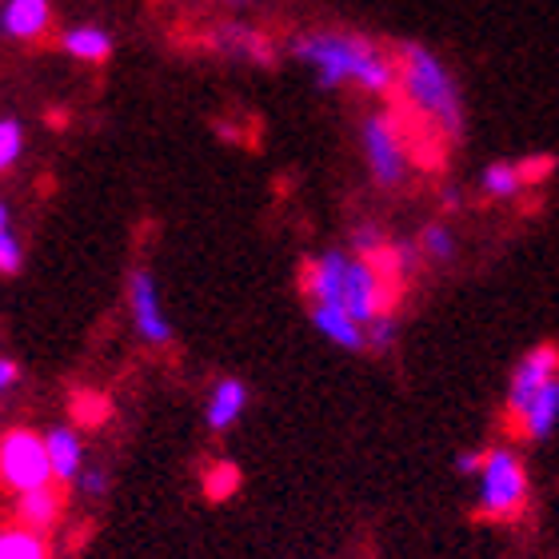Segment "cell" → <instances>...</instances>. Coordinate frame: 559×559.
I'll return each instance as SVG.
<instances>
[{"mask_svg": "<svg viewBox=\"0 0 559 559\" xmlns=\"http://www.w3.org/2000/svg\"><path fill=\"white\" fill-rule=\"evenodd\" d=\"M292 57L316 72L320 88L360 84L364 93L388 96L400 84V60L356 33H304L292 40Z\"/></svg>", "mask_w": 559, "mask_h": 559, "instance_id": "1", "label": "cell"}, {"mask_svg": "<svg viewBox=\"0 0 559 559\" xmlns=\"http://www.w3.org/2000/svg\"><path fill=\"white\" fill-rule=\"evenodd\" d=\"M396 52L404 105L416 112V120L436 124L443 136H460L464 132V96H460V84L448 72V64L428 45H416V40H404Z\"/></svg>", "mask_w": 559, "mask_h": 559, "instance_id": "2", "label": "cell"}, {"mask_svg": "<svg viewBox=\"0 0 559 559\" xmlns=\"http://www.w3.org/2000/svg\"><path fill=\"white\" fill-rule=\"evenodd\" d=\"M360 144L368 173L380 188H404L412 173V140L404 132V124L396 120V112H368L360 124Z\"/></svg>", "mask_w": 559, "mask_h": 559, "instance_id": "3", "label": "cell"}, {"mask_svg": "<svg viewBox=\"0 0 559 559\" xmlns=\"http://www.w3.org/2000/svg\"><path fill=\"white\" fill-rule=\"evenodd\" d=\"M476 484V508L491 520H512L527 503V467L512 448H491Z\"/></svg>", "mask_w": 559, "mask_h": 559, "instance_id": "4", "label": "cell"}, {"mask_svg": "<svg viewBox=\"0 0 559 559\" xmlns=\"http://www.w3.org/2000/svg\"><path fill=\"white\" fill-rule=\"evenodd\" d=\"M0 479L9 491H33L45 488V484H57L45 436H36L28 428L4 431V440H0Z\"/></svg>", "mask_w": 559, "mask_h": 559, "instance_id": "5", "label": "cell"}, {"mask_svg": "<svg viewBox=\"0 0 559 559\" xmlns=\"http://www.w3.org/2000/svg\"><path fill=\"white\" fill-rule=\"evenodd\" d=\"M129 312L136 336L148 344V348H164L173 340V320L164 316L160 292H156V276L148 269H132L129 272Z\"/></svg>", "mask_w": 559, "mask_h": 559, "instance_id": "6", "label": "cell"}, {"mask_svg": "<svg viewBox=\"0 0 559 559\" xmlns=\"http://www.w3.org/2000/svg\"><path fill=\"white\" fill-rule=\"evenodd\" d=\"M551 380H559V348L556 344H539V348H532L524 360L515 364L512 384H508V416L520 424L524 412L532 408V400H536Z\"/></svg>", "mask_w": 559, "mask_h": 559, "instance_id": "7", "label": "cell"}, {"mask_svg": "<svg viewBox=\"0 0 559 559\" xmlns=\"http://www.w3.org/2000/svg\"><path fill=\"white\" fill-rule=\"evenodd\" d=\"M209 45L228 60H245V64H260V69H269L272 60H276V48L272 40L260 28L252 24H240V21H228L221 24L216 33L209 36Z\"/></svg>", "mask_w": 559, "mask_h": 559, "instance_id": "8", "label": "cell"}, {"mask_svg": "<svg viewBox=\"0 0 559 559\" xmlns=\"http://www.w3.org/2000/svg\"><path fill=\"white\" fill-rule=\"evenodd\" d=\"M352 257H344L340 248H328L304 269V292L312 296V304H344V280H348Z\"/></svg>", "mask_w": 559, "mask_h": 559, "instance_id": "9", "label": "cell"}, {"mask_svg": "<svg viewBox=\"0 0 559 559\" xmlns=\"http://www.w3.org/2000/svg\"><path fill=\"white\" fill-rule=\"evenodd\" d=\"M312 324H316V332H320L328 344H336V348H344V352L368 348V332H364V324L344 308V304H312Z\"/></svg>", "mask_w": 559, "mask_h": 559, "instance_id": "10", "label": "cell"}, {"mask_svg": "<svg viewBox=\"0 0 559 559\" xmlns=\"http://www.w3.org/2000/svg\"><path fill=\"white\" fill-rule=\"evenodd\" d=\"M60 488H64V484H45V488H33V491H16V500H12L16 524L33 527V532H48V527L60 520V512H64V491Z\"/></svg>", "mask_w": 559, "mask_h": 559, "instance_id": "11", "label": "cell"}, {"mask_svg": "<svg viewBox=\"0 0 559 559\" xmlns=\"http://www.w3.org/2000/svg\"><path fill=\"white\" fill-rule=\"evenodd\" d=\"M52 24V4L48 0H4L0 12V28L9 40H36L48 33Z\"/></svg>", "mask_w": 559, "mask_h": 559, "instance_id": "12", "label": "cell"}, {"mask_svg": "<svg viewBox=\"0 0 559 559\" xmlns=\"http://www.w3.org/2000/svg\"><path fill=\"white\" fill-rule=\"evenodd\" d=\"M248 408V388L236 380V376H224V380H216L209 392V404H204V424H209L212 431H224L233 428L236 419L245 416Z\"/></svg>", "mask_w": 559, "mask_h": 559, "instance_id": "13", "label": "cell"}, {"mask_svg": "<svg viewBox=\"0 0 559 559\" xmlns=\"http://www.w3.org/2000/svg\"><path fill=\"white\" fill-rule=\"evenodd\" d=\"M45 443H48V455H52V476L57 484H76L84 464V448L76 440V431L72 428H48L45 431Z\"/></svg>", "mask_w": 559, "mask_h": 559, "instance_id": "14", "label": "cell"}, {"mask_svg": "<svg viewBox=\"0 0 559 559\" xmlns=\"http://www.w3.org/2000/svg\"><path fill=\"white\" fill-rule=\"evenodd\" d=\"M60 48L69 52L72 60H84V64H105L112 57V33H105L100 24H72L60 36Z\"/></svg>", "mask_w": 559, "mask_h": 559, "instance_id": "15", "label": "cell"}, {"mask_svg": "<svg viewBox=\"0 0 559 559\" xmlns=\"http://www.w3.org/2000/svg\"><path fill=\"white\" fill-rule=\"evenodd\" d=\"M559 424V380H551L536 400H532V408L524 412L520 419V428H524L527 440H548L551 431Z\"/></svg>", "mask_w": 559, "mask_h": 559, "instance_id": "16", "label": "cell"}, {"mask_svg": "<svg viewBox=\"0 0 559 559\" xmlns=\"http://www.w3.org/2000/svg\"><path fill=\"white\" fill-rule=\"evenodd\" d=\"M0 559H48L45 532L9 524L4 532H0Z\"/></svg>", "mask_w": 559, "mask_h": 559, "instance_id": "17", "label": "cell"}, {"mask_svg": "<svg viewBox=\"0 0 559 559\" xmlns=\"http://www.w3.org/2000/svg\"><path fill=\"white\" fill-rule=\"evenodd\" d=\"M524 185L527 180H524V173H520V164H508V160H496L479 173V192L491 200H512Z\"/></svg>", "mask_w": 559, "mask_h": 559, "instance_id": "18", "label": "cell"}, {"mask_svg": "<svg viewBox=\"0 0 559 559\" xmlns=\"http://www.w3.org/2000/svg\"><path fill=\"white\" fill-rule=\"evenodd\" d=\"M419 252H424V260H428V264H452V260H455V233H452V224L431 221L428 228L419 233Z\"/></svg>", "mask_w": 559, "mask_h": 559, "instance_id": "19", "label": "cell"}, {"mask_svg": "<svg viewBox=\"0 0 559 559\" xmlns=\"http://www.w3.org/2000/svg\"><path fill=\"white\" fill-rule=\"evenodd\" d=\"M24 264V248L12 233V209L9 204H0V272L4 276H16Z\"/></svg>", "mask_w": 559, "mask_h": 559, "instance_id": "20", "label": "cell"}, {"mask_svg": "<svg viewBox=\"0 0 559 559\" xmlns=\"http://www.w3.org/2000/svg\"><path fill=\"white\" fill-rule=\"evenodd\" d=\"M21 152H24V129H21V120H16V117H4V120H0V168L9 173L12 164L21 160Z\"/></svg>", "mask_w": 559, "mask_h": 559, "instance_id": "21", "label": "cell"}, {"mask_svg": "<svg viewBox=\"0 0 559 559\" xmlns=\"http://www.w3.org/2000/svg\"><path fill=\"white\" fill-rule=\"evenodd\" d=\"M236 488H240V467L236 464H216L204 476V491H209L212 500H228Z\"/></svg>", "mask_w": 559, "mask_h": 559, "instance_id": "22", "label": "cell"}, {"mask_svg": "<svg viewBox=\"0 0 559 559\" xmlns=\"http://www.w3.org/2000/svg\"><path fill=\"white\" fill-rule=\"evenodd\" d=\"M364 332H368V348L388 352L392 344H396V336H400V320H396V312H380V316L372 320V324H364Z\"/></svg>", "mask_w": 559, "mask_h": 559, "instance_id": "23", "label": "cell"}, {"mask_svg": "<svg viewBox=\"0 0 559 559\" xmlns=\"http://www.w3.org/2000/svg\"><path fill=\"white\" fill-rule=\"evenodd\" d=\"M392 240H384V233L376 228V224H360V228H352V248H356V257L364 260H376Z\"/></svg>", "mask_w": 559, "mask_h": 559, "instance_id": "24", "label": "cell"}, {"mask_svg": "<svg viewBox=\"0 0 559 559\" xmlns=\"http://www.w3.org/2000/svg\"><path fill=\"white\" fill-rule=\"evenodd\" d=\"M76 491H81L84 500H100V496H108V472L105 467H84L81 479H76Z\"/></svg>", "mask_w": 559, "mask_h": 559, "instance_id": "25", "label": "cell"}, {"mask_svg": "<svg viewBox=\"0 0 559 559\" xmlns=\"http://www.w3.org/2000/svg\"><path fill=\"white\" fill-rule=\"evenodd\" d=\"M484 460H488V452H460L455 455V472H460V476H479V472H484Z\"/></svg>", "mask_w": 559, "mask_h": 559, "instance_id": "26", "label": "cell"}, {"mask_svg": "<svg viewBox=\"0 0 559 559\" xmlns=\"http://www.w3.org/2000/svg\"><path fill=\"white\" fill-rule=\"evenodd\" d=\"M16 384H21V364L4 356V360H0V392H12Z\"/></svg>", "mask_w": 559, "mask_h": 559, "instance_id": "27", "label": "cell"}, {"mask_svg": "<svg viewBox=\"0 0 559 559\" xmlns=\"http://www.w3.org/2000/svg\"><path fill=\"white\" fill-rule=\"evenodd\" d=\"M556 168V160L551 156H536V160H527L520 173H524V180H532V176H544V173H551Z\"/></svg>", "mask_w": 559, "mask_h": 559, "instance_id": "28", "label": "cell"}, {"mask_svg": "<svg viewBox=\"0 0 559 559\" xmlns=\"http://www.w3.org/2000/svg\"><path fill=\"white\" fill-rule=\"evenodd\" d=\"M460 200H464V197H460V188H443V192H440V209L443 212H455V209H460Z\"/></svg>", "mask_w": 559, "mask_h": 559, "instance_id": "29", "label": "cell"}, {"mask_svg": "<svg viewBox=\"0 0 559 559\" xmlns=\"http://www.w3.org/2000/svg\"><path fill=\"white\" fill-rule=\"evenodd\" d=\"M221 4H233V9H240V4H248V0H221Z\"/></svg>", "mask_w": 559, "mask_h": 559, "instance_id": "30", "label": "cell"}]
</instances>
